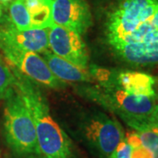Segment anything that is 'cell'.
Returning <instances> with one entry per match:
<instances>
[{"label":"cell","instance_id":"2","mask_svg":"<svg viewBox=\"0 0 158 158\" xmlns=\"http://www.w3.org/2000/svg\"><path fill=\"white\" fill-rule=\"evenodd\" d=\"M14 87L22 97L34 119L42 158H74L72 141L49 113L45 97L34 83L12 67Z\"/></svg>","mask_w":158,"mask_h":158},{"label":"cell","instance_id":"19","mask_svg":"<svg viewBox=\"0 0 158 158\" xmlns=\"http://www.w3.org/2000/svg\"><path fill=\"white\" fill-rule=\"evenodd\" d=\"M154 90H155V97L158 102V77H155V85H154Z\"/></svg>","mask_w":158,"mask_h":158},{"label":"cell","instance_id":"8","mask_svg":"<svg viewBox=\"0 0 158 158\" xmlns=\"http://www.w3.org/2000/svg\"><path fill=\"white\" fill-rule=\"evenodd\" d=\"M52 19L55 25L72 30L81 36L92 25V16L86 0H53Z\"/></svg>","mask_w":158,"mask_h":158},{"label":"cell","instance_id":"17","mask_svg":"<svg viewBox=\"0 0 158 158\" xmlns=\"http://www.w3.org/2000/svg\"><path fill=\"white\" fill-rule=\"evenodd\" d=\"M132 147L127 141L126 138L118 143L117 148L113 151L110 158H131Z\"/></svg>","mask_w":158,"mask_h":158},{"label":"cell","instance_id":"10","mask_svg":"<svg viewBox=\"0 0 158 158\" xmlns=\"http://www.w3.org/2000/svg\"><path fill=\"white\" fill-rule=\"evenodd\" d=\"M53 75L62 82L90 83L92 78L87 69H82L59 57L49 49L41 53V56Z\"/></svg>","mask_w":158,"mask_h":158},{"label":"cell","instance_id":"18","mask_svg":"<svg viewBox=\"0 0 158 158\" xmlns=\"http://www.w3.org/2000/svg\"><path fill=\"white\" fill-rule=\"evenodd\" d=\"M8 23H9V19L6 11V6L0 3V27Z\"/></svg>","mask_w":158,"mask_h":158},{"label":"cell","instance_id":"1","mask_svg":"<svg viewBox=\"0 0 158 158\" xmlns=\"http://www.w3.org/2000/svg\"><path fill=\"white\" fill-rule=\"evenodd\" d=\"M95 85L85 87V94L119 116L130 127L140 132L155 125L156 97L131 95L116 83L114 71L99 67L89 69Z\"/></svg>","mask_w":158,"mask_h":158},{"label":"cell","instance_id":"14","mask_svg":"<svg viewBox=\"0 0 158 158\" xmlns=\"http://www.w3.org/2000/svg\"><path fill=\"white\" fill-rule=\"evenodd\" d=\"M138 133L141 145L152 155V158H158V127L156 126L142 130Z\"/></svg>","mask_w":158,"mask_h":158},{"label":"cell","instance_id":"5","mask_svg":"<svg viewBox=\"0 0 158 158\" xmlns=\"http://www.w3.org/2000/svg\"><path fill=\"white\" fill-rule=\"evenodd\" d=\"M80 133L90 150L99 158H110L125 138L123 127L116 118L95 113L84 119Z\"/></svg>","mask_w":158,"mask_h":158},{"label":"cell","instance_id":"12","mask_svg":"<svg viewBox=\"0 0 158 158\" xmlns=\"http://www.w3.org/2000/svg\"><path fill=\"white\" fill-rule=\"evenodd\" d=\"M52 2L53 0H24L30 16L32 29L49 28L54 25Z\"/></svg>","mask_w":158,"mask_h":158},{"label":"cell","instance_id":"3","mask_svg":"<svg viewBox=\"0 0 158 158\" xmlns=\"http://www.w3.org/2000/svg\"><path fill=\"white\" fill-rule=\"evenodd\" d=\"M4 100V133L12 153L18 158H42L34 119L20 93L14 87Z\"/></svg>","mask_w":158,"mask_h":158},{"label":"cell","instance_id":"20","mask_svg":"<svg viewBox=\"0 0 158 158\" xmlns=\"http://www.w3.org/2000/svg\"><path fill=\"white\" fill-rule=\"evenodd\" d=\"M154 118H155V125H156V126L158 127V104H157V106H156V111H155V116H154Z\"/></svg>","mask_w":158,"mask_h":158},{"label":"cell","instance_id":"4","mask_svg":"<svg viewBox=\"0 0 158 158\" xmlns=\"http://www.w3.org/2000/svg\"><path fill=\"white\" fill-rule=\"evenodd\" d=\"M107 42L116 55L128 63H158V10L138 23L127 34Z\"/></svg>","mask_w":158,"mask_h":158},{"label":"cell","instance_id":"21","mask_svg":"<svg viewBox=\"0 0 158 158\" xmlns=\"http://www.w3.org/2000/svg\"><path fill=\"white\" fill-rule=\"evenodd\" d=\"M11 1H12V0H0V3L1 4H3V5H5V6H6L9 2H11Z\"/></svg>","mask_w":158,"mask_h":158},{"label":"cell","instance_id":"16","mask_svg":"<svg viewBox=\"0 0 158 158\" xmlns=\"http://www.w3.org/2000/svg\"><path fill=\"white\" fill-rule=\"evenodd\" d=\"M125 138L132 147L131 158H152L151 153L141 145L137 132L129 133Z\"/></svg>","mask_w":158,"mask_h":158},{"label":"cell","instance_id":"7","mask_svg":"<svg viewBox=\"0 0 158 158\" xmlns=\"http://www.w3.org/2000/svg\"><path fill=\"white\" fill-rule=\"evenodd\" d=\"M48 49L74 65L88 69L89 53L82 36L58 25L48 28Z\"/></svg>","mask_w":158,"mask_h":158},{"label":"cell","instance_id":"13","mask_svg":"<svg viewBox=\"0 0 158 158\" xmlns=\"http://www.w3.org/2000/svg\"><path fill=\"white\" fill-rule=\"evenodd\" d=\"M9 22L18 30L32 29L31 19L24 0H12L6 5Z\"/></svg>","mask_w":158,"mask_h":158},{"label":"cell","instance_id":"11","mask_svg":"<svg viewBox=\"0 0 158 158\" xmlns=\"http://www.w3.org/2000/svg\"><path fill=\"white\" fill-rule=\"evenodd\" d=\"M117 85L126 92L135 96L155 97V77L151 75L133 70L114 71Z\"/></svg>","mask_w":158,"mask_h":158},{"label":"cell","instance_id":"9","mask_svg":"<svg viewBox=\"0 0 158 158\" xmlns=\"http://www.w3.org/2000/svg\"><path fill=\"white\" fill-rule=\"evenodd\" d=\"M40 53L48 49V28L18 30L9 22L0 27V48Z\"/></svg>","mask_w":158,"mask_h":158},{"label":"cell","instance_id":"6","mask_svg":"<svg viewBox=\"0 0 158 158\" xmlns=\"http://www.w3.org/2000/svg\"><path fill=\"white\" fill-rule=\"evenodd\" d=\"M0 50L12 68L30 80L53 89L66 86L64 82L53 75L44 59L38 54L11 48H2Z\"/></svg>","mask_w":158,"mask_h":158},{"label":"cell","instance_id":"15","mask_svg":"<svg viewBox=\"0 0 158 158\" xmlns=\"http://www.w3.org/2000/svg\"><path fill=\"white\" fill-rule=\"evenodd\" d=\"M15 77L0 55V99H5L14 88Z\"/></svg>","mask_w":158,"mask_h":158}]
</instances>
